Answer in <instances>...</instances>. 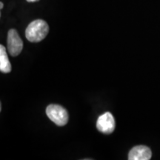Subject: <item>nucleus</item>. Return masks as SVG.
<instances>
[{
  "label": "nucleus",
  "mask_w": 160,
  "mask_h": 160,
  "mask_svg": "<svg viewBox=\"0 0 160 160\" xmlns=\"http://www.w3.org/2000/svg\"><path fill=\"white\" fill-rule=\"evenodd\" d=\"M49 26L42 19H37L29 24L25 31V37L31 42H39L46 37Z\"/></svg>",
  "instance_id": "1"
},
{
  "label": "nucleus",
  "mask_w": 160,
  "mask_h": 160,
  "mask_svg": "<svg viewBox=\"0 0 160 160\" xmlns=\"http://www.w3.org/2000/svg\"><path fill=\"white\" fill-rule=\"evenodd\" d=\"M50 119L58 126H64L68 122V113L63 107L59 105H50L46 109Z\"/></svg>",
  "instance_id": "2"
},
{
  "label": "nucleus",
  "mask_w": 160,
  "mask_h": 160,
  "mask_svg": "<svg viewBox=\"0 0 160 160\" xmlns=\"http://www.w3.org/2000/svg\"><path fill=\"white\" fill-rule=\"evenodd\" d=\"M116 122L113 116L110 112H106L98 118L97 122V128L102 133L110 134L115 129Z\"/></svg>",
  "instance_id": "4"
},
{
  "label": "nucleus",
  "mask_w": 160,
  "mask_h": 160,
  "mask_svg": "<svg viewBox=\"0 0 160 160\" xmlns=\"http://www.w3.org/2000/svg\"><path fill=\"white\" fill-rule=\"evenodd\" d=\"M38 1H39V0H27V2H36Z\"/></svg>",
  "instance_id": "7"
},
{
  "label": "nucleus",
  "mask_w": 160,
  "mask_h": 160,
  "mask_svg": "<svg viewBox=\"0 0 160 160\" xmlns=\"http://www.w3.org/2000/svg\"><path fill=\"white\" fill-rule=\"evenodd\" d=\"M8 50L12 57H17L23 48V42L15 29H11L8 33Z\"/></svg>",
  "instance_id": "3"
},
{
  "label": "nucleus",
  "mask_w": 160,
  "mask_h": 160,
  "mask_svg": "<svg viewBox=\"0 0 160 160\" xmlns=\"http://www.w3.org/2000/svg\"><path fill=\"white\" fill-rule=\"evenodd\" d=\"M0 71L5 73H8L11 71V62L5 48L2 45H0Z\"/></svg>",
  "instance_id": "6"
},
{
  "label": "nucleus",
  "mask_w": 160,
  "mask_h": 160,
  "mask_svg": "<svg viewBox=\"0 0 160 160\" xmlns=\"http://www.w3.org/2000/svg\"><path fill=\"white\" fill-rule=\"evenodd\" d=\"M152 152L148 147L138 145L133 148L129 152V160H149L151 159Z\"/></svg>",
  "instance_id": "5"
},
{
  "label": "nucleus",
  "mask_w": 160,
  "mask_h": 160,
  "mask_svg": "<svg viewBox=\"0 0 160 160\" xmlns=\"http://www.w3.org/2000/svg\"><path fill=\"white\" fill-rule=\"evenodd\" d=\"M3 7H4V5H3V3L2 2H0V9H2L3 8Z\"/></svg>",
  "instance_id": "8"
}]
</instances>
